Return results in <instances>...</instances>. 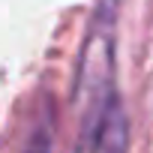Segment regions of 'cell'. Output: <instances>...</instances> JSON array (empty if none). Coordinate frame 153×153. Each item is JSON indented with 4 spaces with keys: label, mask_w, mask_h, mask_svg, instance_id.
Here are the masks:
<instances>
[{
    "label": "cell",
    "mask_w": 153,
    "mask_h": 153,
    "mask_svg": "<svg viewBox=\"0 0 153 153\" xmlns=\"http://www.w3.org/2000/svg\"><path fill=\"white\" fill-rule=\"evenodd\" d=\"M75 93L84 102V132L120 105L114 90V0H102L78 60Z\"/></svg>",
    "instance_id": "6da1fadb"
}]
</instances>
